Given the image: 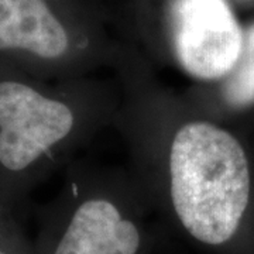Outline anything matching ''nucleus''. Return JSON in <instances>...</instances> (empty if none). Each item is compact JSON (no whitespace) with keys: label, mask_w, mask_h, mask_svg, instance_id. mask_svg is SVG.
Here are the masks:
<instances>
[{"label":"nucleus","mask_w":254,"mask_h":254,"mask_svg":"<svg viewBox=\"0 0 254 254\" xmlns=\"http://www.w3.org/2000/svg\"><path fill=\"white\" fill-rule=\"evenodd\" d=\"M250 167L237 138L208 122L175 133L170 148V192L190 236L219 246L235 236L250 199Z\"/></svg>","instance_id":"1"},{"label":"nucleus","mask_w":254,"mask_h":254,"mask_svg":"<svg viewBox=\"0 0 254 254\" xmlns=\"http://www.w3.org/2000/svg\"><path fill=\"white\" fill-rule=\"evenodd\" d=\"M73 123L64 102L21 79L0 78V171L26 173L71 133Z\"/></svg>","instance_id":"2"},{"label":"nucleus","mask_w":254,"mask_h":254,"mask_svg":"<svg viewBox=\"0 0 254 254\" xmlns=\"http://www.w3.org/2000/svg\"><path fill=\"white\" fill-rule=\"evenodd\" d=\"M173 36L178 63L203 81L226 78L243 44V30L226 0H177Z\"/></svg>","instance_id":"3"},{"label":"nucleus","mask_w":254,"mask_h":254,"mask_svg":"<svg viewBox=\"0 0 254 254\" xmlns=\"http://www.w3.org/2000/svg\"><path fill=\"white\" fill-rule=\"evenodd\" d=\"M140 232L108 199H89L75 210L54 254H136Z\"/></svg>","instance_id":"4"},{"label":"nucleus","mask_w":254,"mask_h":254,"mask_svg":"<svg viewBox=\"0 0 254 254\" xmlns=\"http://www.w3.org/2000/svg\"><path fill=\"white\" fill-rule=\"evenodd\" d=\"M68 47V34L46 0H0V51L57 60Z\"/></svg>","instance_id":"5"},{"label":"nucleus","mask_w":254,"mask_h":254,"mask_svg":"<svg viewBox=\"0 0 254 254\" xmlns=\"http://www.w3.org/2000/svg\"><path fill=\"white\" fill-rule=\"evenodd\" d=\"M225 100L233 108L254 105V24L243 31V44L236 65L227 73Z\"/></svg>","instance_id":"6"},{"label":"nucleus","mask_w":254,"mask_h":254,"mask_svg":"<svg viewBox=\"0 0 254 254\" xmlns=\"http://www.w3.org/2000/svg\"><path fill=\"white\" fill-rule=\"evenodd\" d=\"M0 254H11V253L7 250V247H1V246H0Z\"/></svg>","instance_id":"7"}]
</instances>
